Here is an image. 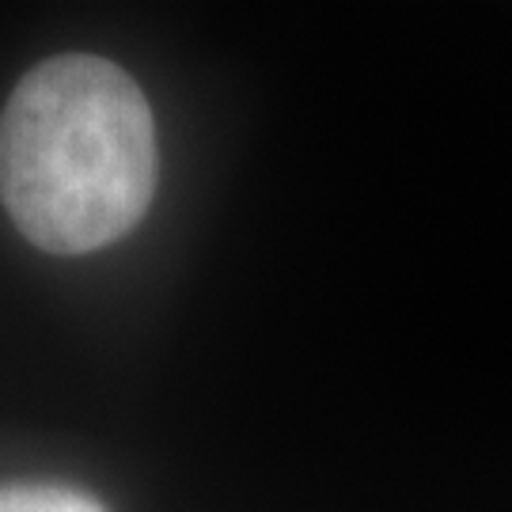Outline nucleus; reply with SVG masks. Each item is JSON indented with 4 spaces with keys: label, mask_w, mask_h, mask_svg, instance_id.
<instances>
[{
    "label": "nucleus",
    "mask_w": 512,
    "mask_h": 512,
    "mask_svg": "<svg viewBox=\"0 0 512 512\" xmlns=\"http://www.w3.org/2000/svg\"><path fill=\"white\" fill-rule=\"evenodd\" d=\"M156 126L137 80L92 54L50 57L0 114V198L50 255H88L145 217Z\"/></svg>",
    "instance_id": "f257e3e1"
},
{
    "label": "nucleus",
    "mask_w": 512,
    "mask_h": 512,
    "mask_svg": "<svg viewBox=\"0 0 512 512\" xmlns=\"http://www.w3.org/2000/svg\"><path fill=\"white\" fill-rule=\"evenodd\" d=\"M0 512H107L88 494H76L65 486H0Z\"/></svg>",
    "instance_id": "f03ea898"
}]
</instances>
